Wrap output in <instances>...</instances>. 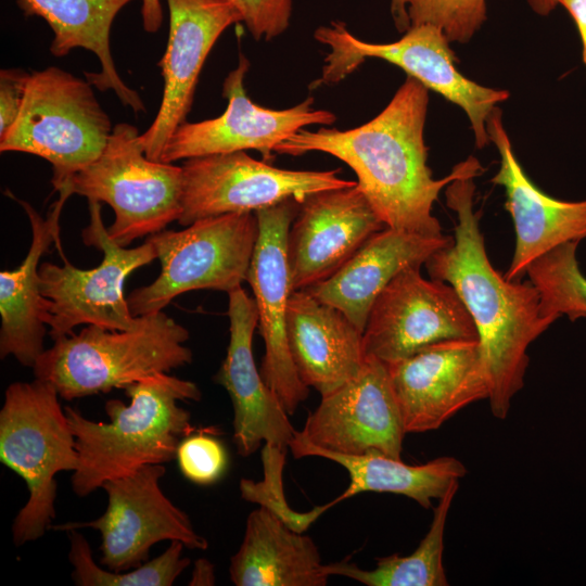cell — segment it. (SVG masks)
<instances>
[{
  "label": "cell",
  "mask_w": 586,
  "mask_h": 586,
  "mask_svg": "<svg viewBox=\"0 0 586 586\" xmlns=\"http://www.w3.org/2000/svg\"><path fill=\"white\" fill-rule=\"evenodd\" d=\"M408 15L410 26L431 24L464 43L486 20V0H408Z\"/></svg>",
  "instance_id": "cell-31"
},
{
  "label": "cell",
  "mask_w": 586,
  "mask_h": 586,
  "mask_svg": "<svg viewBox=\"0 0 586 586\" xmlns=\"http://www.w3.org/2000/svg\"><path fill=\"white\" fill-rule=\"evenodd\" d=\"M315 38L331 49L319 84L342 80L366 58L385 60L461 107L470 120L477 148L491 142L487 118L498 103L509 98V92L484 87L464 77L456 67L450 41L436 26H410L397 41L370 43L352 35L343 22H332L331 26L319 27Z\"/></svg>",
  "instance_id": "cell-10"
},
{
  "label": "cell",
  "mask_w": 586,
  "mask_h": 586,
  "mask_svg": "<svg viewBox=\"0 0 586 586\" xmlns=\"http://www.w3.org/2000/svg\"><path fill=\"white\" fill-rule=\"evenodd\" d=\"M578 243L566 242L552 249L526 270L539 294L542 316L553 322L562 315L571 321L586 317V277L576 258Z\"/></svg>",
  "instance_id": "cell-29"
},
{
  "label": "cell",
  "mask_w": 586,
  "mask_h": 586,
  "mask_svg": "<svg viewBox=\"0 0 586 586\" xmlns=\"http://www.w3.org/2000/svg\"><path fill=\"white\" fill-rule=\"evenodd\" d=\"M289 448L294 458L321 457L341 464L349 474L348 487L334 499L335 504L365 492L404 495L423 508L467 474L464 464L454 457H440L423 464L411 466L371 450L360 455H344L318 448L295 431Z\"/></svg>",
  "instance_id": "cell-27"
},
{
  "label": "cell",
  "mask_w": 586,
  "mask_h": 586,
  "mask_svg": "<svg viewBox=\"0 0 586 586\" xmlns=\"http://www.w3.org/2000/svg\"><path fill=\"white\" fill-rule=\"evenodd\" d=\"M249 67L247 59L241 54L237 68L224 80L222 97L228 100L225 113L198 123H182L168 139L158 162L173 163L252 149L271 163L275 148L303 127L332 125L336 120L333 113L315 110L313 98L285 110L255 104L243 86Z\"/></svg>",
  "instance_id": "cell-15"
},
{
  "label": "cell",
  "mask_w": 586,
  "mask_h": 586,
  "mask_svg": "<svg viewBox=\"0 0 586 586\" xmlns=\"http://www.w3.org/2000/svg\"><path fill=\"white\" fill-rule=\"evenodd\" d=\"M454 238L425 235L385 227L373 233L330 278L305 289L340 309L361 332L381 291L402 270L422 266Z\"/></svg>",
  "instance_id": "cell-22"
},
{
  "label": "cell",
  "mask_w": 586,
  "mask_h": 586,
  "mask_svg": "<svg viewBox=\"0 0 586 586\" xmlns=\"http://www.w3.org/2000/svg\"><path fill=\"white\" fill-rule=\"evenodd\" d=\"M182 186V167L149 160L138 129L120 123L114 126L101 155L62 188L88 201L107 203L115 214L107 233L126 247L133 240L155 234L178 221Z\"/></svg>",
  "instance_id": "cell-8"
},
{
  "label": "cell",
  "mask_w": 586,
  "mask_h": 586,
  "mask_svg": "<svg viewBox=\"0 0 586 586\" xmlns=\"http://www.w3.org/2000/svg\"><path fill=\"white\" fill-rule=\"evenodd\" d=\"M531 8L540 15L549 14L561 0H527Z\"/></svg>",
  "instance_id": "cell-39"
},
{
  "label": "cell",
  "mask_w": 586,
  "mask_h": 586,
  "mask_svg": "<svg viewBox=\"0 0 586 586\" xmlns=\"http://www.w3.org/2000/svg\"><path fill=\"white\" fill-rule=\"evenodd\" d=\"M285 453L286 450L265 444L262 450L264 480L256 483L252 480L242 479L240 481V493L243 499L268 509L291 528L303 533L335 502L333 500L303 513L292 510L285 500L282 484Z\"/></svg>",
  "instance_id": "cell-30"
},
{
  "label": "cell",
  "mask_w": 586,
  "mask_h": 586,
  "mask_svg": "<svg viewBox=\"0 0 586 586\" xmlns=\"http://www.w3.org/2000/svg\"><path fill=\"white\" fill-rule=\"evenodd\" d=\"M29 78L30 74L21 68L0 71V138L20 115Z\"/></svg>",
  "instance_id": "cell-34"
},
{
  "label": "cell",
  "mask_w": 586,
  "mask_h": 586,
  "mask_svg": "<svg viewBox=\"0 0 586 586\" xmlns=\"http://www.w3.org/2000/svg\"><path fill=\"white\" fill-rule=\"evenodd\" d=\"M301 434L318 448L337 454L377 450L402 459L406 432L386 364L365 356L354 378L321 396Z\"/></svg>",
  "instance_id": "cell-16"
},
{
  "label": "cell",
  "mask_w": 586,
  "mask_h": 586,
  "mask_svg": "<svg viewBox=\"0 0 586 586\" xmlns=\"http://www.w3.org/2000/svg\"><path fill=\"white\" fill-rule=\"evenodd\" d=\"M214 564L205 558L195 561L189 582L190 586H212L215 585Z\"/></svg>",
  "instance_id": "cell-37"
},
{
  "label": "cell",
  "mask_w": 586,
  "mask_h": 586,
  "mask_svg": "<svg viewBox=\"0 0 586 586\" xmlns=\"http://www.w3.org/2000/svg\"><path fill=\"white\" fill-rule=\"evenodd\" d=\"M481 174L468 173L446 186L447 206L457 215L455 237L424 266L431 279L449 283L468 309L477 331L492 413L505 419L523 387L527 348L553 321L542 316L539 294L530 281H509L489 262L480 213L473 209V179Z\"/></svg>",
  "instance_id": "cell-2"
},
{
  "label": "cell",
  "mask_w": 586,
  "mask_h": 586,
  "mask_svg": "<svg viewBox=\"0 0 586 586\" xmlns=\"http://www.w3.org/2000/svg\"><path fill=\"white\" fill-rule=\"evenodd\" d=\"M258 235L255 212L199 219L184 230H162L148 238L161 263L158 277L127 297L135 317L162 311L176 296L193 290L231 292L246 281Z\"/></svg>",
  "instance_id": "cell-9"
},
{
  "label": "cell",
  "mask_w": 586,
  "mask_h": 586,
  "mask_svg": "<svg viewBox=\"0 0 586 586\" xmlns=\"http://www.w3.org/2000/svg\"><path fill=\"white\" fill-rule=\"evenodd\" d=\"M176 459L183 476L199 485L214 484L228 466L222 444L203 432L182 438Z\"/></svg>",
  "instance_id": "cell-32"
},
{
  "label": "cell",
  "mask_w": 586,
  "mask_h": 586,
  "mask_svg": "<svg viewBox=\"0 0 586 586\" xmlns=\"http://www.w3.org/2000/svg\"><path fill=\"white\" fill-rule=\"evenodd\" d=\"M47 217L27 202L14 199L26 212L31 227V243L24 262L14 270L0 272V357L13 356L21 365L33 368L44 352L43 337L49 300L41 294L39 260L53 242H59V219L71 191L62 188Z\"/></svg>",
  "instance_id": "cell-23"
},
{
  "label": "cell",
  "mask_w": 586,
  "mask_h": 586,
  "mask_svg": "<svg viewBox=\"0 0 586 586\" xmlns=\"http://www.w3.org/2000/svg\"><path fill=\"white\" fill-rule=\"evenodd\" d=\"M486 129L500 156V166L492 182L504 187L505 206L515 230L514 253L504 276L509 281H518L536 258L563 243L586 238V199L561 201L531 181L513 153L498 106L488 116Z\"/></svg>",
  "instance_id": "cell-21"
},
{
  "label": "cell",
  "mask_w": 586,
  "mask_h": 586,
  "mask_svg": "<svg viewBox=\"0 0 586 586\" xmlns=\"http://www.w3.org/2000/svg\"><path fill=\"white\" fill-rule=\"evenodd\" d=\"M130 330L88 324L79 333L54 340L38 357L35 378L53 384L73 400L127 385L192 362L183 343L189 331L163 311L139 316Z\"/></svg>",
  "instance_id": "cell-5"
},
{
  "label": "cell",
  "mask_w": 586,
  "mask_h": 586,
  "mask_svg": "<svg viewBox=\"0 0 586 586\" xmlns=\"http://www.w3.org/2000/svg\"><path fill=\"white\" fill-rule=\"evenodd\" d=\"M91 86L55 66L30 73L22 110L0 138V151L48 161L59 191L101 155L114 128Z\"/></svg>",
  "instance_id": "cell-7"
},
{
  "label": "cell",
  "mask_w": 586,
  "mask_h": 586,
  "mask_svg": "<svg viewBox=\"0 0 586 586\" xmlns=\"http://www.w3.org/2000/svg\"><path fill=\"white\" fill-rule=\"evenodd\" d=\"M124 390L130 403L107 400L109 422L89 420L73 407H64L79 456L71 480L78 497L143 466L173 461L181 440L196 431L190 412L178 405L201 399L195 383L156 373Z\"/></svg>",
  "instance_id": "cell-4"
},
{
  "label": "cell",
  "mask_w": 586,
  "mask_h": 586,
  "mask_svg": "<svg viewBox=\"0 0 586 586\" xmlns=\"http://www.w3.org/2000/svg\"><path fill=\"white\" fill-rule=\"evenodd\" d=\"M169 33L166 51L158 62L164 78L158 112L141 135L145 156L158 161L174 131L191 110L204 62L219 36L243 22L228 0H166Z\"/></svg>",
  "instance_id": "cell-18"
},
{
  "label": "cell",
  "mask_w": 586,
  "mask_h": 586,
  "mask_svg": "<svg viewBox=\"0 0 586 586\" xmlns=\"http://www.w3.org/2000/svg\"><path fill=\"white\" fill-rule=\"evenodd\" d=\"M228 295L230 337L226 357L214 381L224 386L232 403L237 451L249 457L263 442L286 450L296 430L254 361L252 342L258 327L255 301L242 286Z\"/></svg>",
  "instance_id": "cell-20"
},
{
  "label": "cell",
  "mask_w": 586,
  "mask_h": 586,
  "mask_svg": "<svg viewBox=\"0 0 586 586\" xmlns=\"http://www.w3.org/2000/svg\"><path fill=\"white\" fill-rule=\"evenodd\" d=\"M458 487V482H455L438 498L431 526L411 555L378 558L377 566L369 571L346 561L330 563L326 564L328 574L345 576L367 586L448 585L443 566L444 531L448 510Z\"/></svg>",
  "instance_id": "cell-28"
},
{
  "label": "cell",
  "mask_w": 586,
  "mask_h": 586,
  "mask_svg": "<svg viewBox=\"0 0 586 586\" xmlns=\"http://www.w3.org/2000/svg\"><path fill=\"white\" fill-rule=\"evenodd\" d=\"M391 12L397 29L407 31L410 28L408 0H391Z\"/></svg>",
  "instance_id": "cell-38"
},
{
  "label": "cell",
  "mask_w": 586,
  "mask_h": 586,
  "mask_svg": "<svg viewBox=\"0 0 586 586\" xmlns=\"http://www.w3.org/2000/svg\"><path fill=\"white\" fill-rule=\"evenodd\" d=\"M428 104L429 89L407 75L385 109L368 123L348 130L301 129L275 153H328L354 170L358 187L386 227L441 235L442 226L432 214L440 192L453 180L484 169L470 156L448 176L433 178L424 142Z\"/></svg>",
  "instance_id": "cell-1"
},
{
  "label": "cell",
  "mask_w": 586,
  "mask_h": 586,
  "mask_svg": "<svg viewBox=\"0 0 586 586\" xmlns=\"http://www.w3.org/2000/svg\"><path fill=\"white\" fill-rule=\"evenodd\" d=\"M182 213L178 222L229 213L256 212L289 199L301 204L314 193L353 187L340 169L291 170L257 161L245 153L213 154L184 160Z\"/></svg>",
  "instance_id": "cell-12"
},
{
  "label": "cell",
  "mask_w": 586,
  "mask_h": 586,
  "mask_svg": "<svg viewBox=\"0 0 586 586\" xmlns=\"http://www.w3.org/2000/svg\"><path fill=\"white\" fill-rule=\"evenodd\" d=\"M164 464H148L110 481L104 513L51 526L68 532L72 578L78 586H171L190 564L183 547L208 543L163 493Z\"/></svg>",
  "instance_id": "cell-3"
},
{
  "label": "cell",
  "mask_w": 586,
  "mask_h": 586,
  "mask_svg": "<svg viewBox=\"0 0 586 586\" xmlns=\"http://www.w3.org/2000/svg\"><path fill=\"white\" fill-rule=\"evenodd\" d=\"M241 13L255 40H270L286 30L293 0H228Z\"/></svg>",
  "instance_id": "cell-33"
},
{
  "label": "cell",
  "mask_w": 586,
  "mask_h": 586,
  "mask_svg": "<svg viewBox=\"0 0 586 586\" xmlns=\"http://www.w3.org/2000/svg\"><path fill=\"white\" fill-rule=\"evenodd\" d=\"M59 393L48 381L13 382L0 410V461L26 483L28 499L12 523L16 546L41 538L55 518L56 481L79 456Z\"/></svg>",
  "instance_id": "cell-6"
},
{
  "label": "cell",
  "mask_w": 586,
  "mask_h": 586,
  "mask_svg": "<svg viewBox=\"0 0 586 586\" xmlns=\"http://www.w3.org/2000/svg\"><path fill=\"white\" fill-rule=\"evenodd\" d=\"M132 0H16L27 16L43 18L54 37L50 52L62 58L76 48L93 52L101 64L99 73H85L90 85L100 91L113 90L124 105L135 113L145 112L136 90L118 75L110 44L111 27L119 11Z\"/></svg>",
  "instance_id": "cell-26"
},
{
  "label": "cell",
  "mask_w": 586,
  "mask_h": 586,
  "mask_svg": "<svg viewBox=\"0 0 586 586\" xmlns=\"http://www.w3.org/2000/svg\"><path fill=\"white\" fill-rule=\"evenodd\" d=\"M90 221L82 230L86 245L103 252L102 263L91 269L73 266L61 253L63 266L42 263L39 266L41 294L49 300L47 326L56 339L73 334L79 324H95L109 330H130L138 326L124 294V284L136 269L157 258L155 247L145 243L126 249L107 233L101 202L88 201Z\"/></svg>",
  "instance_id": "cell-11"
},
{
  "label": "cell",
  "mask_w": 586,
  "mask_h": 586,
  "mask_svg": "<svg viewBox=\"0 0 586 586\" xmlns=\"http://www.w3.org/2000/svg\"><path fill=\"white\" fill-rule=\"evenodd\" d=\"M229 576L237 586H324L330 575L311 537L259 507L246 519Z\"/></svg>",
  "instance_id": "cell-25"
},
{
  "label": "cell",
  "mask_w": 586,
  "mask_h": 586,
  "mask_svg": "<svg viewBox=\"0 0 586 586\" xmlns=\"http://www.w3.org/2000/svg\"><path fill=\"white\" fill-rule=\"evenodd\" d=\"M386 366L406 434L436 430L489 397L479 340L437 342Z\"/></svg>",
  "instance_id": "cell-17"
},
{
  "label": "cell",
  "mask_w": 586,
  "mask_h": 586,
  "mask_svg": "<svg viewBox=\"0 0 586 586\" xmlns=\"http://www.w3.org/2000/svg\"><path fill=\"white\" fill-rule=\"evenodd\" d=\"M286 335L300 379L321 396L354 378L364 365L362 332L340 309L306 290L290 296Z\"/></svg>",
  "instance_id": "cell-24"
},
{
  "label": "cell",
  "mask_w": 586,
  "mask_h": 586,
  "mask_svg": "<svg viewBox=\"0 0 586 586\" xmlns=\"http://www.w3.org/2000/svg\"><path fill=\"white\" fill-rule=\"evenodd\" d=\"M384 227L358 184L308 195L288 233L293 290L330 278Z\"/></svg>",
  "instance_id": "cell-19"
},
{
  "label": "cell",
  "mask_w": 586,
  "mask_h": 586,
  "mask_svg": "<svg viewBox=\"0 0 586 586\" xmlns=\"http://www.w3.org/2000/svg\"><path fill=\"white\" fill-rule=\"evenodd\" d=\"M420 268L402 270L375 298L362 332L365 356L390 365L437 342L479 340L457 291L424 279Z\"/></svg>",
  "instance_id": "cell-13"
},
{
  "label": "cell",
  "mask_w": 586,
  "mask_h": 586,
  "mask_svg": "<svg viewBox=\"0 0 586 586\" xmlns=\"http://www.w3.org/2000/svg\"><path fill=\"white\" fill-rule=\"evenodd\" d=\"M301 203L294 199L255 212L258 235L251 258L249 282L258 314V331L265 343L260 374L289 415L309 394L300 379L289 351L286 313L293 285L288 260V233Z\"/></svg>",
  "instance_id": "cell-14"
},
{
  "label": "cell",
  "mask_w": 586,
  "mask_h": 586,
  "mask_svg": "<svg viewBox=\"0 0 586 586\" xmlns=\"http://www.w3.org/2000/svg\"><path fill=\"white\" fill-rule=\"evenodd\" d=\"M141 16L144 30L156 33L163 23L161 0H142Z\"/></svg>",
  "instance_id": "cell-36"
},
{
  "label": "cell",
  "mask_w": 586,
  "mask_h": 586,
  "mask_svg": "<svg viewBox=\"0 0 586 586\" xmlns=\"http://www.w3.org/2000/svg\"><path fill=\"white\" fill-rule=\"evenodd\" d=\"M560 4L566 9L577 26L582 41L583 63L586 67V0H561Z\"/></svg>",
  "instance_id": "cell-35"
}]
</instances>
